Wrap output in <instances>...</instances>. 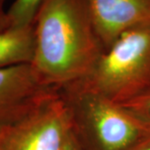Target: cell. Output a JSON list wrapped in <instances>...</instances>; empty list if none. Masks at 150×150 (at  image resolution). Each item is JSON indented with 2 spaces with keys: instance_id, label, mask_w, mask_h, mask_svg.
<instances>
[{
  "instance_id": "obj_1",
  "label": "cell",
  "mask_w": 150,
  "mask_h": 150,
  "mask_svg": "<svg viewBox=\"0 0 150 150\" xmlns=\"http://www.w3.org/2000/svg\"><path fill=\"white\" fill-rule=\"evenodd\" d=\"M33 69L60 90L84 79L105 50L86 0H44L33 23Z\"/></svg>"
},
{
  "instance_id": "obj_2",
  "label": "cell",
  "mask_w": 150,
  "mask_h": 150,
  "mask_svg": "<svg viewBox=\"0 0 150 150\" xmlns=\"http://www.w3.org/2000/svg\"><path fill=\"white\" fill-rule=\"evenodd\" d=\"M59 92L84 150H133L150 137L149 123L96 92L77 83Z\"/></svg>"
},
{
  "instance_id": "obj_3",
  "label": "cell",
  "mask_w": 150,
  "mask_h": 150,
  "mask_svg": "<svg viewBox=\"0 0 150 150\" xmlns=\"http://www.w3.org/2000/svg\"><path fill=\"white\" fill-rule=\"evenodd\" d=\"M123 104L150 88V22L122 33L84 79L75 83Z\"/></svg>"
},
{
  "instance_id": "obj_4",
  "label": "cell",
  "mask_w": 150,
  "mask_h": 150,
  "mask_svg": "<svg viewBox=\"0 0 150 150\" xmlns=\"http://www.w3.org/2000/svg\"><path fill=\"white\" fill-rule=\"evenodd\" d=\"M71 134L69 108L55 89L23 117L0 128V150H63Z\"/></svg>"
},
{
  "instance_id": "obj_5",
  "label": "cell",
  "mask_w": 150,
  "mask_h": 150,
  "mask_svg": "<svg viewBox=\"0 0 150 150\" xmlns=\"http://www.w3.org/2000/svg\"><path fill=\"white\" fill-rule=\"evenodd\" d=\"M53 90L41 83L31 64L0 69V128L23 117Z\"/></svg>"
},
{
  "instance_id": "obj_6",
  "label": "cell",
  "mask_w": 150,
  "mask_h": 150,
  "mask_svg": "<svg viewBox=\"0 0 150 150\" xmlns=\"http://www.w3.org/2000/svg\"><path fill=\"white\" fill-rule=\"evenodd\" d=\"M106 51L132 28L150 22V0H86Z\"/></svg>"
},
{
  "instance_id": "obj_7",
  "label": "cell",
  "mask_w": 150,
  "mask_h": 150,
  "mask_svg": "<svg viewBox=\"0 0 150 150\" xmlns=\"http://www.w3.org/2000/svg\"><path fill=\"white\" fill-rule=\"evenodd\" d=\"M33 52V25L0 33V69L31 64Z\"/></svg>"
},
{
  "instance_id": "obj_8",
  "label": "cell",
  "mask_w": 150,
  "mask_h": 150,
  "mask_svg": "<svg viewBox=\"0 0 150 150\" xmlns=\"http://www.w3.org/2000/svg\"><path fill=\"white\" fill-rule=\"evenodd\" d=\"M44 0H15L7 10L10 28L33 25L40 6Z\"/></svg>"
},
{
  "instance_id": "obj_9",
  "label": "cell",
  "mask_w": 150,
  "mask_h": 150,
  "mask_svg": "<svg viewBox=\"0 0 150 150\" xmlns=\"http://www.w3.org/2000/svg\"><path fill=\"white\" fill-rule=\"evenodd\" d=\"M120 105L150 123V88L136 98Z\"/></svg>"
},
{
  "instance_id": "obj_10",
  "label": "cell",
  "mask_w": 150,
  "mask_h": 150,
  "mask_svg": "<svg viewBox=\"0 0 150 150\" xmlns=\"http://www.w3.org/2000/svg\"><path fill=\"white\" fill-rule=\"evenodd\" d=\"M5 0H0V33L10 28L7 10L4 8Z\"/></svg>"
},
{
  "instance_id": "obj_11",
  "label": "cell",
  "mask_w": 150,
  "mask_h": 150,
  "mask_svg": "<svg viewBox=\"0 0 150 150\" xmlns=\"http://www.w3.org/2000/svg\"><path fill=\"white\" fill-rule=\"evenodd\" d=\"M63 150H84L83 148H82V146L80 145V144L78 142V140L77 139L75 138V136L73 134V132H72V134H70L69 138L67 140V142H66V144H65L64 147V149Z\"/></svg>"
},
{
  "instance_id": "obj_12",
  "label": "cell",
  "mask_w": 150,
  "mask_h": 150,
  "mask_svg": "<svg viewBox=\"0 0 150 150\" xmlns=\"http://www.w3.org/2000/svg\"><path fill=\"white\" fill-rule=\"evenodd\" d=\"M133 150H150V137L142 142Z\"/></svg>"
}]
</instances>
